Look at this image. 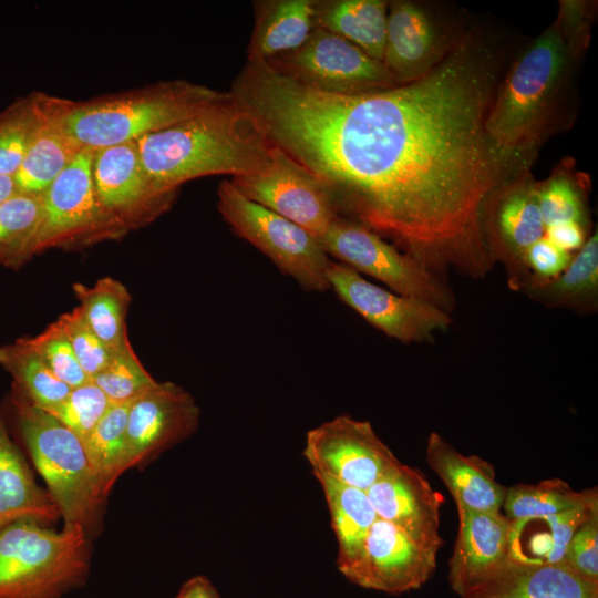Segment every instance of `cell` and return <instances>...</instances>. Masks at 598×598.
I'll use <instances>...</instances> for the list:
<instances>
[{"instance_id":"cell-3","label":"cell","mask_w":598,"mask_h":598,"mask_svg":"<svg viewBox=\"0 0 598 598\" xmlns=\"http://www.w3.org/2000/svg\"><path fill=\"white\" fill-rule=\"evenodd\" d=\"M143 165L162 188L192 179L248 175L270 161L275 143L229 91L203 111L136 141Z\"/></svg>"},{"instance_id":"cell-23","label":"cell","mask_w":598,"mask_h":598,"mask_svg":"<svg viewBox=\"0 0 598 598\" xmlns=\"http://www.w3.org/2000/svg\"><path fill=\"white\" fill-rule=\"evenodd\" d=\"M465 597L598 598V585L585 580L564 563L532 564L507 558L487 581Z\"/></svg>"},{"instance_id":"cell-25","label":"cell","mask_w":598,"mask_h":598,"mask_svg":"<svg viewBox=\"0 0 598 598\" xmlns=\"http://www.w3.org/2000/svg\"><path fill=\"white\" fill-rule=\"evenodd\" d=\"M316 3L317 0L255 1L247 61H268L301 47L316 28Z\"/></svg>"},{"instance_id":"cell-38","label":"cell","mask_w":598,"mask_h":598,"mask_svg":"<svg viewBox=\"0 0 598 598\" xmlns=\"http://www.w3.org/2000/svg\"><path fill=\"white\" fill-rule=\"evenodd\" d=\"M23 339L51 372L71 389L91 380L80 365L72 346L58 320L37 336Z\"/></svg>"},{"instance_id":"cell-30","label":"cell","mask_w":598,"mask_h":598,"mask_svg":"<svg viewBox=\"0 0 598 598\" xmlns=\"http://www.w3.org/2000/svg\"><path fill=\"white\" fill-rule=\"evenodd\" d=\"M598 503L597 487L575 492L560 478L506 487L503 507L512 522L544 518Z\"/></svg>"},{"instance_id":"cell-12","label":"cell","mask_w":598,"mask_h":598,"mask_svg":"<svg viewBox=\"0 0 598 598\" xmlns=\"http://www.w3.org/2000/svg\"><path fill=\"white\" fill-rule=\"evenodd\" d=\"M327 278L340 300L371 326L402 343H432L435 333L447 331L453 324L450 312L377 286L346 264L331 260Z\"/></svg>"},{"instance_id":"cell-43","label":"cell","mask_w":598,"mask_h":598,"mask_svg":"<svg viewBox=\"0 0 598 598\" xmlns=\"http://www.w3.org/2000/svg\"><path fill=\"white\" fill-rule=\"evenodd\" d=\"M175 598H220V595L207 577L197 575L182 585Z\"/></svg>"},{"instance_id":"cell-9","label":"cell","mask_w":598,"mask_h":598,"mask_svg":"<svg viewBox=\"0 0 598 598\" xmlns=\"http://www.w3.org/2000/svg\"><path fill=\"white\" fill-rule=\"evenodd\" d=\"M320 243L329 257L383 282L398 295L430 302L450 313L455 308L448 280L353 220L339 216Z\"/></svg>"},{"instance_id":"cell-32","label":"cell","mask_w":598,"mask_h":598,"mask_svg":"<svg viewBox=\"0 0 598 598\" xmlns=\"http://www.w3.org/2000/svg\"><path fill=\"white\" fill-rule=\"evenodd\" d=\"M131 403L112 404L82 442L104 498L125 472L126 425Z\"/></svg>"},{"instance_id":"cell-34","label":"cell","mask_w":598,"mask_h":598,"mask_svg":"<svg viewBox=\"0 0 598 598\" xmlns=\"http://www.w3.org/2000/svg\"><path fill=\"white\" fill-rule=\"evenodd\" d=\"M588 182L571 172L567 164L547 179L536 182L538 205L546 227L576 223L590 230L587 205Z\"/></svg>"},{"instance_id":"cell-1","label":"cell","mask_w":598,"mask_h":598,"mask_svg":"<svg viewBox=\"0 0 598 598\" xmlns=\"http://www.w3.org/2000/svg\"><path fill=\"white\" fill-rule=\"evenodd\" d=\"M505 59L480 31L461 34L422 78L343 95L258 65L241 101L270 140L328 188L353 220L448 280L494 268L483 212L524 173L493 143L486 118Z\"/></svg>"},{"instance_id":"cell-22","label":"cell","mask_w":598,"mask_h":598,"mask_svg":"<svg viewBox=\"0 0 598 598\" xmlns=\"http://www.w3.org/2000/svg\"><path fill=\"white\" fill-rule=\"evenodd\" d=\"M59 100L43 92L39 124L13 176L18 193L42 195L84 150L64 128Z\"/></svg>"},{"instance_id":"cell-44","label":"cell","mask_w":598,"mask_h":598,"mask_svg":"<svg viewBox=\"0 0 598 598\" xmlns=\"http://www.w3.org/2000/svg\"><path fill=\"white\" fill-rule=\"evenodd\" d=\"M17 193L13 177L0 176V204Z\"/></svg>"},{"instance_id":"cell-20","label":"cell","mask_w":598,"mask_h":598,"mask_svg":"<svg viewBox=\"0 0 598 598\" xmlns=\"http://www.w3.org/2000/svg\"><path fill=\"white\" fill-rule=\"evenodd\" d=\"M458 533L448 560L451 588L465 597L487 581L507 560L512 522L501 513L457 508Z\"/></svg>"},{"instance_id":"cell-8","label":"cell","mask_w":598,"mask_h":598,"mask_svg":"<svg viewBox=\"0 0 598 598\" xmlns=\"http://www.w3.org/2000/svg\"><path fill=\"white\" fill-rule=\"evenodd\" d=\"M94 150L84 148L42 194L31 256L117 240L130 231L102 205L93 183Z\"/></svg>"},{"instance_id":"cell-13","label":"cell","mask_w":598,"mask_h":598,"mask_svg":"<svg viewBox=\"0 0 598 598\" xmlns=\"http://www.w3.org/2000/svg\"><path fill=\"white\" fill-rule=\"evenodd\" d=\"M482 221L492 260L503 266L508 287L520 291L532 275L526 265V252L545 236L536 182L528 171L493 193Z\"/></svg>"},{"instance_id":"cell-15","label":"cell","mask_w":598,"mask_h":598,"mask_svg":"<svg viewBox=\"0 0 598 598\" xmlns=\"http://www.w3.org/2000/svg\"><path fill=\"white\" fill-rule=\"evenodd\" d=\"M92 176L104 208L128 231L164 214L177 192L158 186L145 169L136 141L94 150Z\"/></svg>"},{"instance_id":"cell-45","label":"cell","mask_w":598,"mask_h":598,"mask_svg":"<svg viewBox=\"0 0 598 598\" xmlns=\"http://www.w3.org/2000/svg\"><path fill=\"white\" fill-rule=\"evenodd\" d=\"M463 598H486V597H463Z\"/></svg>"},{"instance_id":"cell-36","label":"cell","mask_w":598,"mask_h":598,"mask_svg":"<svg viewBox=\"0 0 598 598\" xmlns=\"http://www.w3.org/2000/svg\"><path fill=\"white\" fill-rule=\"evenodd\" d=\"M92 381L112 404L132 403L157 383L141 363L132 346L113 352L105 368Z\"/></svg>"},{"instance_id":"cell-41","label":"cell","mask_w":598,"mask_h":598,"mask_svg":"<svg viewBox=\"0 0 598 598\" xmlns=\"http://www.w3.org/2000/svg\"><path fill=\"white\" fill-rule=\"evenodd\" d=\"M573 258V252L557 247L544 236L528 248L526 265L533 277L550 279L561 274Z\"/></svg>"},{"instance_id":"cell-40","label":"cell","mask_w":598,"mask_h":598,"mask_svg":"<svg viewBox=\"0 0 598 598\" xmlns=\"http://www.w3.org/2000/svg\"><path fill=\"white\" fill-rule=\"evenodd\" d=\"M563 563L585 580L598 585V513L574 533Z\"/></svg>"},{"instance_id":"cell-16","label":"cell","mask_w":598,"mask_h":598,"mask_svg":"<svg viewBox=\"0 0 598 598\" xmlns=\"http://www.w3.org/2000/svg\"><path fill=\"white\" fill-rule=\"evenodd\" d=\"M437 551L381 518L372 524L358 559L342 575L365 589L400 595L422 587L436 568Z\"/></svg>"},{"instance_id":"cell-7","label":"cell","mask_w":598,"mask_h":598,"mask_svg":"<svg viewBox=\"0 0 598 598\" xmlns=\"http://www.w3.org/2000/svg\"><path fill=\"white\" fill-rule=\"evenodd\" d=\"M217 209L231 230L265 254L305 290L330 289L331 261L320 240L302 227L246 198L230 181L217 188Z\"/></svg>"},{"instance_id":"cell-21","label":"cell","mask_w":598,"mask_h":598,"mask_svg":"<svg viewBox=\"0 0 598 598\" xmlns=\"http://www.w3.org/2000/svg\"><path fill=\"white\" fill-rule=\"evenodd\" d=\"M425 461L445 484L457 508L501 513L506 486L496 481L491 463L460 453L436 432L427 437Z\"/></svg>"},{"instance_id":"cell-14","label":"cell","mask_w":598,"mask_h":598,"mask_svg":"<svg viewBox=\"0 0 598 598\" xmlns=\"http://www.w3.org/2000/svg\"><path fill=\"white\" fill-rule=\"evenodd\" d=\"M303 455L312 472L362 491L400 463L369 421L347 414L308 431Z\"/></svg>"},{"instance_id":"cell-24","label":"cell","mask_w":598,"mask_h":598,"mask_svg":"<svg viewBox=\"0 0 598 598\" xmlns=\"http://www.w3.org/2000/svg\"><path fill=\"white\" fill-rule=\"evenodd\" d=\"M58 517L55 504L37 484L0 411V529L19 520L47 525Z\"/></svg>"},{"instance_id":"cell-39","label":"cell","mask_w":598,"mask_h":598,"mask_svg":"<svg viewBox=\"0 0 598 598\" xmlns=\"http://www.w3.org/2000/svg\"><path fill=\"white\" fill-rule=\"evenodd\" d=\"M56 320L66 334L80 365L92 380L105 368L112 353L89 327L79 307L61 315Z\"/></svg>"},{"instance_id":"cell-27","label":"cell","mask_w":598,"mask_h":598,"mask_svg":"<svg viewBox=\"0 0 598 598\" xmlns=\"http://www.w3.org/2000/svg\"><path fill=\"white\" fill-rule=\"evenodd\" d=\"M328 504L338 542L337 568L342 574L360 556L378 515L365 493L330 476L313 472Z\"/></svg>"},{"instance_id":"cell-42","label":"cell","mask_w":598,"mask_h":598,"mask_svg":"<svg viewBox=\"0 0 598 598\" xmlns=\"http://www.w3.org/2000/svg\"><path fill=\"white\" fill-rule=\"evenodd\" d=\"M588 233L589 230L576 223L557 224L545 228V237L549 241L573 254L586 243Z\"/></svg>"},{"instance_id":"cell-11","label":"cell","mask_w":598,"mask_h":598,"mask_svg":"<svg viewBox=\"0 0 598 598\" xmlns=\"http://www.w3.org/2000/svg\"><path fill=\"white\" fill-rule=\"evenodd\" d=\"M229 181L246 198L302 227L319 240L340 216L327 186L276 144L264 168Z\"/></svg>"},{"instance_id":"cell-19","label":"cell","mask_w":598,"mask_h":598,"mask_svg":"<svg viewBox=\"0 0 598 598\" xmlns=\"http://www.w3.org/2000/svg\"><path fill=\"white\" fill-rule=\"evenodd\" d=\"M458 37L450 38L424 4L394 0L389 2L388 8L382 62L399 84L409 83L429 73Z\"/></svg>"},{"instance_id":"cell-2","label":"cell","mask_w":598,"mask_h":598,"mask_svg":"<svg viewBox=\"0 0 598 598\" xmlns=\"http://www.w3.org/2000/svg\"><path fill=\"white\" fill-rule=\"evenodd\" d=\"M590 7L560 1L555 21L518 53L498 83L486 130L524 172L542 144L567 126L576 66L590 40Z\"/></svg>"},{"instance_id":"cell-6","label":"cell","mask_w":598,"mask_h":598,"mask_svg":"<svg viewBox=\"0 0 598 598\" xmlns=\"http://www.w3.org/2000/svg\"><path fill=\"white\" fill-rule=\"evenodd\" d=\"M11 403L25 446L63 526L85 530L104 501L82 441L13 386Z\"/></svg>"},{"instance_id":"cell-10","label":"cell","mask_w":598,"mask_h":598,"mask_svg":"<svg viewBox=\"0 0 598 598\" xmlns=\"http://www.w3.org/2000/svg\"><path fill=\"white\" fill-rule=\"evenodd\" d=\"M267 62L278 72L327 93L355 95L399 85L382 61L320 27L301 47Z\"/></svg>"},{"instance_id":"cell-37","label":"cell","mask_w":598,"mask_h":598,"mask_svg":"<svg viewBox=\"0 0 598 598\" xmlns=\"http://www.w3.org/2000/svg\"><path fill=\"white\" fill-rule=\"evenodd\" d=\"M112 403L104 392L92 381L71 389L58 405L44 410L82 442L93 431Z\"/></svg>"},{"instance_id":"cell-26","label":"cell","mask_w":598,"mask_h":598,"mask_svg":"<svg viewBox=\"0 0 598 598\" xmlns=\"http://www.w3.org/2000/svg\"><path fill=\"white\" fill-rule=\"evenodd\" d=\"M520 292L549 309H565L584 315L596 313L598 310L597 230L588 237L561 274L550 279H537L530 275Z\"/></svg>"},{"instance_id":"cell-35","label":"cell","mask_w":598,"mask_h":598,"mask_svg":"<svg viewBox=\"0 0 598 598\" xmlns=\"http://www.w3.org/2000/svg\"><path fill=\"white\" fill-rule=\"evenodd\" d=\"M43 92H32L0 111V176L17 173L41 116Z\"/></svg>"},{"instance_id":"cell-5","label":"cell","mask_w":598,"mask_h":598,"mask_svg":"<svg viewBox=\"0 0 598 598\" xmlns=\"http://www.w3.org/2000/svg\"><path fill=\"white\" fill-rule=\"evenodd\" d=\"M86 530L60 532L34 520L0 529V598H62L89 574Z\"/></svg>"},{"instance_id":"cell-17","label":"cell","mask_w":598,"mask_h":598,"mask_svg":"<svg viewBox=\"0 0 598 598\" xmlns=\"http://www.w3.org/2000/svg\"><path fill=\"white\" fill-rule=\"evenodd\" d=\"M194 398L173 382H157L130 406L125 471L189 436L199 423Z\"/></svg>"},{"instance_id":"cell-4","label":"cell","mask_w":598,"mask_h":598,"mask_svg":"<svg viewBox=\"0 0 598 598\" xmlns=\"http://www.w3.org/2000/svg\"><path fill=\"white\" fill-rule=\"evenodd\" d=\"M225 94L203 84L171 80L84 101L60 97L59 106L72 138L82 148L99 150L162 131Z\"/></svg>"},{"instance_id":"cell-29","label":"cell","mask_w":598,"mask_h":598,"mask_svg":"<svg viewBox=\"0 0 598 598\" xmlns=\"http://www.w3.org/2000/svg\"><path fill=\"white\" fill-rule=\"evenodd\" d=\"M73 291L84 320L111 353L131 346L126 330L131 295L121 281L104 277L91 287L78 282Z\"/></svg>"},{"instance_id":"cell-31","label":"cell","mask_w":598,"mask_h":598,"mask_svg":"<svg viewBox=\"0 0 598 598\" xmlns=\"http://www.w3.org/2000/svg\"><path fill=\"white\" fill-rule=\"evenodd\" d=\"M0 365L12 377L13 386L42 410L58 405L71 391L23 338L0 346Z\"/></svg>"},{"instance_id":"cell-28","label":"cell","mask_w":598,"mask_h":598,"mask_svg":"<svg viewBox=\"0 0 598 598\" xmlns=\"http://www.w3.org/2000/svg\"><path fill=\"white\" fill-rule=\"evenodd\" d=\"M388 8L389 2L384 0H317L316 27L342 37L382 61Z\"/></svg>"},{"instance_id":"cell-18","label":"cell","mask_w":598,"mask_h":598,"mask_svg":"<svg viewBox=\"0 0 598 598\" xmlns=\"http://www.w3.org/2000/svg\"><path fill=\"white\" fill-rule=\"evenodd\" d=\"M365 493L379 518L390 522L419 545L439 551L443 545L440 513L444 497L419 468L400 462Z\"/></svg>"},{"instance_id":"cell-33","label":"cell","mask_w":598,"mask_h":598,"mask_svg":"<svg viewBox=\"0 0 598 598\" xmlns=\"http://www.w3.org/2000/svg\"><path fill=\"white\" fill-rule=\"evenodd\" d=\"M42 215V195L16 193L0 204V266L18 269L29 261Z\"/></svg>"}]
</instances>
